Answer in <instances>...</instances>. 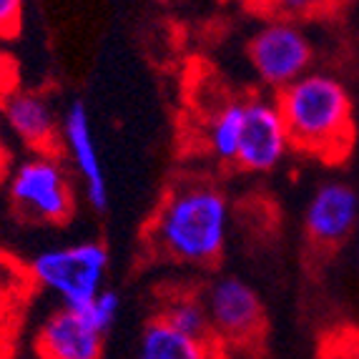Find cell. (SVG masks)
<instances>
[{
    "mask_svg": "<svg viewBox=\"0 0 359 359\" xmlns=\"http://www.w3.org/2000/svg\"><path fill=\"white\" fill-rule=\"evenodd\" d=\"M249 63L266 88L284 90L294 81L306 76L314 60L306 33L292 20H266L249 38Z\"/></svg>",
    "mask_w": 359,
    "mask_h": 359,
    "instance_id": "cell-5",
    "label": "cell"
},
{
    "mask_svg": "<svg viewBox=\"0 0 359 359\" xmlns=\"http://www.w3.org/2000/svg\"><path fill=\"white\" fill-rule=\"evenodd\" d=\"M292 149L339 163L354 144V103L332 73L309 71L276 96Z\"/></svg>",
    "mask_w": 359,
    "mask_h": 359,
    "instance_id": "cell-2",
    "label": "cell"
},
{
    "mask_svg": "<svg viewBox=\"0 0 359 359\" xmlns=\"http://www.w3.org/2000/svg\"><path fill=\"white\" fill-rule=\"evenodd\" d=\"M357 254H359V244H357Z\"/></svg>",
    "mask_w": 359,
    "mask_h": 359,
    "instance_id": "cell-18",
    "label": "cell"
},
{
    "mask_svg": "<svg viewBox=\"0 0 359 359\" xmlns=\"http://www.w3.org/2000/svg\"><path fill=\"white\" fill-rule=\"evenodd\" d=\"M83 311H86V317L90 319V324H93V327H96L98 332L108 334V332H111V327L116 324V319H118L121 294L106 287L101 294H98L96 299H93L88 306H86Z\"/></svg>",
    "mask_w": 359,
    "mask_h": 359,
    "instance_id": "cell-15",
    "label": "cell"
},
{
    "mask_svg": "<svg viewBox=\"0 0 359 359\" xmlns=\"http://www.w3.org/2000/svg\"><path fill=\"white\" fill-rule=\"evenodd\" d=\"M111 254L101 241H78L43 249L30 262V274L66 309H86L106 289Z\"/></svg>",
    "mask_w": 359,
    "mask_h": 359,
    "instance_id": "cell-3",
    "label": "cell"
},
{
    "mask_svg": "<svg viewBox=\"0 0 359 359\" xmlns=\"http://www.w3.org/2000/svg\"><path fill=\"white\" fill-rule=\"evenodd\" d=\"M63 149L76 168L78 179L83 184L86 201L93 211L108 209V179L103 171L101 151L96 146L93 126H90V114L83 101H73L63 114Z\"/></svg>",
    "mask_w": 359,
    "mask_h": 359,
    "instance_id": "cell-10",
    "label": "cell"
},
{
    "mask_svg": "<svg viewBox=\"0 0 359 359\" xmlns=\"http://www.w3.org/2000/svg\"><path fill=\"white\" fill-rule=\"evenodd\" d=\"M8 198L15 211L41 224H66L76 211L68 171L55 156L33 154L13 168Z\"/></svg>",
    "mask_w": 359,
    "mask_h": 359,
    "instance_id": "cell-4",
    "label": "cell"
},
{
    "mask_svg": "<svg viewBox=\"0 0 359 359\" xmlns=\"http://www.w3.org/2000/svg\"><path fill=\"white\" fill-rule=\"evenodd\" d=\"M241 133H244V98L224 101L206 123V144L216 161L236 163Z\"/></svg>",
    "mask_w": 359,
    "mask_h": 359,
    "instance_id": "cell-13",
    "label": "cell"
},
{
    "mask_svg": "<svg viewBox=\"0 0 359 359\" xmlns=\"http://www.w3.org/2000/svg\"><path fill=\"white\" fill-rule=\"evenodd\" d=\"M0 121L33 154L58 156L63 146L60 138L63 118H58V111L53 108L50 98L38 90H8L0 98Z\"/></svg>",
    "mask_w": 359,
    "mask_h": 359,
    "instance_id": "cell-8",
    "label": "cell"
},
{
    "mask_svg": "<svg viewBox=\"0 0 359 359\" xmlns=\"http://www.w3.org/2000/svg\"><path fill=\"white\" fill-rule=\"evenodd\" d=\"M231 209L211 181H181L154 214L149 239L161 257L189 266H214L226 249Z\"/></svg>",
    "mask_w": 359,
    "mask_h": 359,
    "instance_id": "cell-1",
    "label": "cell"
},
{
    "mask_svg": "<svg viewBox=\"0 0 359 359\" xmlns=\"http://www.w3.org/2000/svg\"><path fill=\"white\" fill-rule=\"evenodd\" d=\"M158 319H163L168 327H174L176 332L191 337V339L216 341L204 297H198V294L176 292L171 297H166L161 309H158Z\"/></svg>",
    "mask_w": 359,
    "mask_h": 359,
    "instance_id": "cell-14",
    "label": "cell"
},
{
    "mask_svg": "<svg viewBox=\"0 0 359 359\" xmlns=\"http://www.w3.org/2000/svg\"><path fill=\"white\" fill-rule=\"evenodd\" d=\"M20 28H23V3L0 0V38L18 36Z\"/></svg>",
    "mask_w": 359,
    "mask_h": 359,
    "instance_id": "cell-16",
    "label": "cell"
},
{
    "mask_svg": "<svg viewBox=\"0 0 359 359\" xmlns=\"http://www.w3.org/2000/svg\"><path fill=\"white\" fill-rule=\"evenodd\" d=\"M219 341H198L168 327L163 319H151L138 341L136 359H219Z\"/></svg>",
    "mask_w": 359,
    "mask_h": 359,
    "instance_id": "cell-12",
    "label": "cell"
},
{
    "mask_svg": "<svg viewBox=\"0 0 359 359\" xmlns=\"http://www.w3.org/2000/svg\"><path fill=\"white\" fill-rule=\"evenodd\" d=\"M289 149L292 141L276 98L259 93L244 98V133L236 166L252 174H269L287 158Z\"/></svg>",
    "mask_w": 359,
    "mask_h": 359,
    "instance_id": "cell-7",
    "label": "cell"
},
{
    "mask_svg": "<svg viewBox=\"0 0 359 359\" xmlns=\"http://www.w3.org/2000/svg\"><path fill=\"white\" fill-rule=\"evenodd\" d=\"M359 226V194L344 181H327L304 209L306 239L319 249L344 244Z\"/></svg>",
    "mask_w": 359,
    "mask_h": 359,
    "instance_id": "cell-9",
    "label": "cell"
},
{
    "mask_svg": "<svg viewBox=\"0 0 359 359\" xmlns=\"http://www.w3.org/2000/svg\"><path fill=\"white\" fill-rule=\"evenodd\" d=\"M209 322L219 344L249 347L266 330V311L259 292L239 276H219L204 294Z\"/></svg>",
    "mask_w": 359,
    "mask_h": 359,
    "instance_id": "cell-6",
    "label": "cell"
},
{
    "mask_svg": "<svg viewBox=\"0 0 359 359\" xmlns=\"http://www.w3.org/2000/svg\"><path fill=\"white\" fill-rule=\"evenodd\" d=\"M8 158V146H6V131H3V123H0V171H3V163Z\"/></svg>",
    "mask_w": 359,
    "mask_h": 359,
    "instance_id": "cell-17",
    "label": "cell"
},
{
    "mask_svg": "<svg viewBox=\"0 0 359 359\" xmlns=\"http://www.w3.org/2000/svg\"><path fill=\"white\" fill-rule=\"evenodd\" d=\"M106 334L98 332L83 309L60 306L41 324L38 359H103Z\"/></svg>",
    "mask_w": 359,
    "mask_h": 359,
    "instance_id": "cell-11",
    "label": "cell"
}]
</instances>
